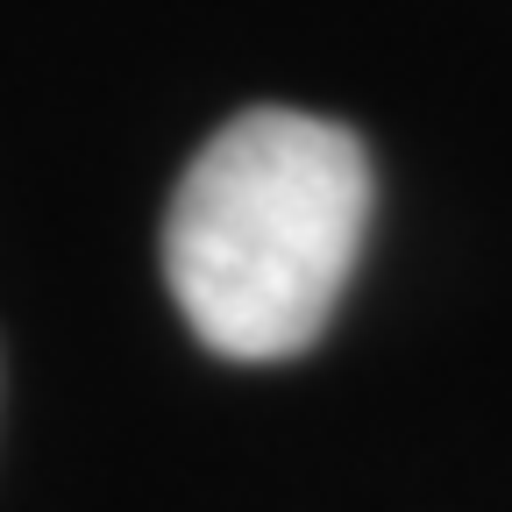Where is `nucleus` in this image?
Returning a JSON list of instances; mask_svg holds the SVG:
<instances>
[{"label": "nucleus", "instance_id": "1", "mask_svg": "<svg viewBox=\"0 0 512 512\" xmlns=\"http://www.w3.org/2000/svg\"><path fill=\"white\" fill-rule=\"evenodd\" d=\"M370 228V157L342 121L249 107L185 164L164 278L185 328L228 363H285L328 335Z\"/></svg>", "mask_w": 512, "mask_h": 512}]
</instances>
